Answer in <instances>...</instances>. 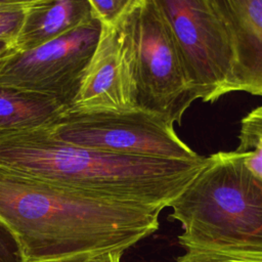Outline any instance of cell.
<instances>
[{
	"label": "cell",
	"mask_w": 262,
	"mask_h": 262,
	"mask_svg": "<svg viewBox=\"0 0 262 262\" xmlns=\"http://www.w3.org/2000/svg\"><path fill=\"white\" fill-rule=\"evenodd\" d=\"M163 210L0 171V220L17 236L27 262L123 254L158 230Z\"/></svg>",
	"instance_id": "1"
},
{
	"label": "cell",
	"mask_w": 262,
	"mask_h": 262,
	"mask_svg": "<svg viewBox=\"0 0 262 262\" xmlns=\"http://www.w3.org/2000/svg\"><path fill=\"white\" fill-rule=\"evenodd\" d=\"M105 152L61 141L46 128L0 132V171L52 185L169 207L209 163Z\"/></svg>",
	"instance_id": "2"
},
{
	"label": "cell",
	"mask_w": 262,
	"mask_h": 262,
	"mask_svg": "<svg viewBox=\"0 0 262 262\" xmlns=\"http://www.w3.org/2000/svg\"><path fill=\"white\" fill-rule=\"evenodd\" d=\"M207 166L170 204L186 250L262 251V181L234 151L210 155Z\"/></svg>",
	"instance_id": "3"
},
{
	"label": "cell",
	"mask_w": 262,
	"mask_h": 262,
	"mask_svg": "<svg viewBox=\"0 0 262 262\" xmlns=\"http://www.w3.org/2000/svg\"><path fill=\"white\" fill-rule=\"evenodd\" d=\"M123 23L133 48L137 108L181 125L195 98L172 30L157 0H132Z\"/></svg>",
	"instance_id": "4"
},
{
	"label": "cell",
	"mask_w": 262,
	"mask_h": 262,
	"mask_svg": "<svg viewBox=\"0 0 262 262\" xmlns=\"http://www.w3.org/2000/svg\"><path fill=\"white\" fill-rule=\"evenodd\" d=\"M46 129L61 141L105 152L172 160L201 157L178 136L173 123L162 115L141 108L127 112L67 110Z\"/></svg>",
	"instance_id": "5"
},
{
	"label": "cell",
	"mask_w": 262,
	"mask_h": 262,
	"mask_svg": "<svg viewBox=\"0 0 262 262\" xmlns=\"http://www.w3.org/2000/svg\"><path fill=\"white\" fill-rule=\"evenodd\" d=\"M172 30L191 92L214 102L232 92L233 49L215 0H157Z\"/></svg>",
	"instance_id": "6"
},
{
	"label": "cell",
	"mask_w": 262,
	"mask_h": 262,
	"mask_svg": "<svg viewBox=\"0 0 262 262\" xmlns=\"http://www.w3.org/2000/svg\"><path fill=\"white\" fill-rule=\"evenodd\" d=\"M100 28L93 17L36 48L11 49L0 56V85L51 96L70 108L95 50Z\"/></svg>",
	"instance_id": "7"
},
{
	"label": "cell",
	"mask_w": 262,
	"mask_h": 262,
	"mask_svg": "<svg viewBox=\"0 0 262 262\" xmlns=\"http://www.w3.org/2000/svg\"><path fill=\"white\" fill-rule=\"evenodd\" d=\"M100 26L95 50L75 101L68 110L81 112L135 110L137 92L133 48L123 23V15L115 24H100Z\"/></svg>",
	"instance_id": "8"
},
{
	"label": "cell",
	"mask_w": 262,
	"mask_h": 262,
	"mask_svg": "<svg viewBox=\"0 0 262 262\" xmlns=\"http://www.w3.org/2000/svg\"><path fill=\"white\" fill-rule=\"evenodd\" d=\"M232 49V92L262 96V0H215Z\"/></svg>",
	"instance_id": "9"
},
{
	"label": "cell",
	"mask_w": 262,
	"mask_h": 262,
	"mask_svg": "<svg viewBox=\"0 0 262 262\" xmlns=\"http://www.w3.org/2000/svg\"><path fill=\"white\" fill-rule=\"evenodd\" d=\"M93 17L89 0H28L12 50L27 51L46 44Z\"/></svg>",
	"instance_id": "10"
},
{
	"label": "cell",
	"mask_w": 262,
	"mask_h": 262,
	"mask_svg": "<svg viewBox=\"0 0 262 262\" xmlns=\"http://www.w3.org/2000/svg\"><path fill=\"white\" fill-rule=\"evenodd\" d=\"M66 111L51 96L0 85V132L48 128Z\"/></svg>",
	"instance_id": "11"
},
{
	"label": "cell",
	"mask_w": 262,
	"mask_h": 262,
	"mask_svg": "<svg viewBox=\"0 0 262 262\" xmlns=\"http://www.w3.org/2000/svg\"><path fill=\"white\" fill-rule=\"evenodd\" d=\"M176 262H262V251L186 250Z\"/></svg>",
	"instance_id": "12"
},
{
	"label": "cell",
	"mask_w": 262,
	"mask_h": 262,
	"mask_svg": "<svg viewBox=\"0 0 262 262\" xmlns=\"http://www.w3.org/2000/svg\"><path fill=\"white\" fill-rule=\"evenodd\" d=\"M27 1H0V42L12 47L24 20Z\"/></svg>",
	"instance_id": "13"
},
{
	"label": "cell",
	"mask_w": 262,
	"mask_h": 262,
	"mask_svg": "<svg viewBox=\"0 0 262 262\" xmlns=\"http://www.w3.org/2000/svg\"><path fill=\"white\" fill-rule=\"evenodd\" d=\"M238 145L235 149L244 156L245 166L249 171L262 181V138L237 137Z\"/></svg>",
	"instance_id": "14"
},
{
	"label": "cell",
	"mask_w": 262,
	"mask_h": 262,
	"mask_svg": "<svg viewBox=\"0 0 262 262\" xmlns=\"http://www.w3.org/2000/svg\"><path fill=\"white\" fill-rule=\"evenodd\" d=\"M132 0H89L93 16L101 25L117 23Z\"/></svg>",
	"instance_id": "15"
},
{
	"label": "cell",
	"mask_w": 262,
	"mask_h": 262,
	"mask_svg": "<svg viewBox=\"0 0 262 262\" xmlns=\"http://www.w3.org/2000/svg\"><path fill=\"white\" fill-rule=\"evenodd\" d=\"M0 262H27L15 233L0 220Z\"/></svg>",
	"instance_id": "16"
},
{
	"label": "cell",
	"mask_w": 262,
	"mask_h": 262,
	"mask_svg": "<svg viewBox=\"0 0 262 262\" xmlns=\"http://www.w3.org/2000/svg\"><path fill=\"white\" fill-rule=\"evenodd\" d=\"M237 137L262 138V104L253 108L242 119Z\"/></svg>",
	"instance_id": "17"
},
{
	"label": "cell",
	"mask_w": 262,
	"mask_h": 262,
	"mask_svg": "<svg viewBox=\"0 0 262 262\" xmlns=\"http://www.w3.org/2000/svg\"><path fill=\"white\" fill-rule=\"evenodd\" d=\"M121 253H105L99 255H79L43 262H121Z\"/></svg>",
	"instance_id": "18"
},
{
	"label": "cell",
	"mask_w": 262,
	"mask_h": 262,
	"mask_svg": "<svg viewBox=\"0 0 262 262\" xmlns=\"http://www.w3.org/2000/svg\"><path fill=\"white\" fill-rule=\"evenodd\" d=\"M11 49H12V47L9 44H6L4 42H0V56L6 54Z\"/></svg>",
	"instance_id": "19"
}]
</instances>
